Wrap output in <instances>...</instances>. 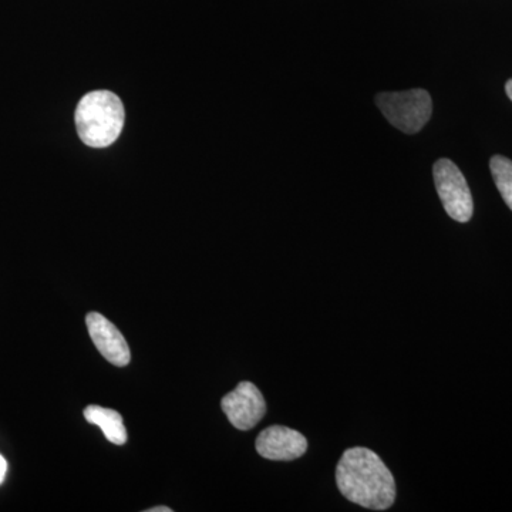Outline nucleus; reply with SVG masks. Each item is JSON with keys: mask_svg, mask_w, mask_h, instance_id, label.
Wrapping results in <instances>:
<instances>
[{"mask_svg": "<svg viewBox=\"0 0 512 512\" xmlns=\"http://www.w3.org/2000/svg\"><path fill=\"white\" fill-rule=\"evenodd\" d=\"M336 484L350 503L367 510H389L396 500V481L382 458L366 447L349 448L336 467Z\"/></svg>", "mask_w": 512, "mask_h": 512, "instance_id": "1", "label": "nucleus"}, {"mask_svg": "<svg viewBox=\"0 0 512 512\" xmlns=\"http://www.w3.org/2000/svg\"><path fill=\"white\" fill-rule=\"evenodd\" d=\"M74 120L77 134L86 146L106 148L120 137L126 111L116 94L97 90L79 101Z\"/></svg>", "mask_w": 512, "mask_h": 512, "instance_id": "2", "label": "nucleus"}, {"mask_svg": "<svg viewBox=\"0 0 512 512\" xmlns=\"http://www.w3.org/2000/svg\"><path fill=\"white\" fill-rule=\"evenodd\" d=\"M376 103L390 124L406 134L419 133L429 123L433 113L430 94L421 89L380 93Z\"/></svg>", "mask_w": 512, "mask_h": 512, "instance_id": "3", "label": "nucleus"}, {"mask_svg": "<svg viewBox=\"0 0 512 512\" xmlns=\"http://www.w3.org/2000/svg\"><path fill=\"white\" fill-rule=\"evenodd\" d=\"M434 183L444 210L457 222L473 217L474 202L470 188L460 168L453 161L441 158L433 167Z\"/></svg>", "mask_w": 512, "mask_h": 512, "instance_id": "4", "label": "nucleus"}, {"mask_svg": "<svg viewBox=\"0 0 512 512\" xmlns=\"http://www.w3.org/2000/svg\"><path fill=\"white\" fill-rule=\"evenodd\" d=\"M221 407L232 426L242 431L254 429L266 412L264 396L251 382L239 383L235 390L224 396Z\"/></svg>", "mask_w": 512, "mask_h": 512, "instance_id": "5", "label": "nucleus"}, {"mask_svg": "<svg viewBox=\"0 0 512 512\" xmlns=\"http://www.w3.org/2000/svg\"><path fill=\"white\" fill-rule=\"evenodd\" d=\"M259 456L272 461H292L308 450V440L299 431L284 426L268 427L256 439Z\"/></svg>", "mask_w": 512, "mask_h": 512, "instance_id": "6", "label": "nucleus"}, {"mask_svg": "<svg viewBox=\"0 0 512 512\" xmlns=\"http://www.w3.org/2000/svg\"><path fill=\"white\" fill-rule=\"evenodd\" d=\"M86 323L90 338L104 359L117 367H124L130 363V349L116 325L97 312L89 313Z\"/></svg>", "mask_w": 512, "mask_h": 512, "instance_id": "7", "label": "nucleus"}, {"mask_svg": "<svg viewBox=\"0 0 512 512\" xmlns=\"http://www.w3.org/2000/svg\"><path fill=\"white\" fill-rule=\"evenodd\" d=\"M84 419L90 424L100 427L110 443L116 444V446H123L127 443V431L124 427L123 417L116 410L104 409V407L92 404L84 409Z\"/></svg>", "mask_w": 512, "mask_h": 512, "instance_id": "8", "label": "nucleus"}, {"mask_svg": "<svg viewBox=\"0 0 512 512\" xmlns=\"http://www.w3.org/2000/svg\"><path fill=\"white\" fill-rule=\"evenodd\" d=\"M490 168L501 197L512 211V161L507 157L494 156Z\"/></svg>", "mask_w": 512, "mask_h": 512, "instance_id": "9", "label": "nucleus"}, {"mask_svg": "<svg viewBox=\"0 0 512 512\" xmlns=\"http://www.w3.org/2000/svg\"><path fill=\"white\" fill-rule=\"evenodd\" d=\"M6 474H8V461L0 454V484L5 481Z\"/></svg>", "mask_w": 512, "mask_h": 512, "instance_id": "10", "label": "nucleus"}, {"mask_svg": "<svg viewBox=\"0 0 512 512\" xmlns=\"http://www.w3.org/2000/svg\"><path fill=\"white\" fill-rule=\"evenodd\" d=\"M148 512H173V510H171V508L168 507H156L151 508V510H148Z\"/></svg>", "mask_w": 512, "mask_h": 512, "instance_id": "11", "label": "nucleus"}, {"mask_svg": "<svg viewBox=\"0 0 512 512\" xmlns=\"http://www.w3.org/2000/svg\"><path fill=\"white\" fill-rule=\"evenodd\" d=\"M505 92H507V96L510 97L512 101V79L508 80L507 86H505Z\"/></svg>", "mask_w": 512, "mask_h": 512, "instance_id": "12", "label": "nucleus"}]
</instances>
